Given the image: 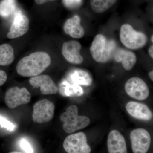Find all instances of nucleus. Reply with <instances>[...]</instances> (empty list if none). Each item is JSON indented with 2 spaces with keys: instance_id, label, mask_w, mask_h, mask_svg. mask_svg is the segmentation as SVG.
Returning <instances> with one entry per match:
<instances>
[{
  "instance_id": "obj_1",
  "label": "nucleus",
  "mask_w": 153,
  "mask_h": 153,
  "mask_svg": "<svg viewBox=\"0 0 153 153\" xmlns=\"http://www.w3.org/2000/svg\"><path fill=\"white\" fill-rule=\"evenodd\" d=\"M51 63L49 54L44 52H37L23 57L16 66L17 73L24 77L38 76L45 71Z\"/></svg>"
},
{
  "instance_id": "obj_2",
  "label": "nucleus",
  "mask_w": 153,
  "mask_h": 153,
  "mask_svg": "<svg viewBox=\"0 0 153 153\" xmlns=\"http://www.w3.org/2000/svg\"><path fill=\"white\" fill-rule=\"evenodd\" d=\"M117 45L113 40H107L103 35H97L90 47L93 59L98 63H104L113 58Z\"/></svg>"
},
{
  "instance_id": "obj_3",
  "label": "nucleus",
  "mask_w": 153,
  "mask_h": 153,
  "mask_svg": "<svg viewBox=\"0 0 153 153\" xmlns=\"http://www.w3.org/2000/svg\"><path fill=\"white\" fill-rule=\"evenodd\" d=\"M78 108L72 105L66 108V111L60 115V119L63 123V130L67 134H71L77 130L86 128L90 123L87 117L78 115Z\"/></svg>"
},
{
  "instance_id": "obj_4",
  "label": "nucleus",
  "mask_w": 153,
  "mask_h": 153,
  "mask_svg": "<svg viewBox=\"0 0 153 153\" xmlns=\"http://www.w3.org/2000/svg\"><path fill=\"white\" fill-rule=\"evenodd\" d=\"M120 38L126 47L131 49L142 48L147 42V38L144 34L137 32L129 24H124L122 26Z\"/></svg>"
},
{
  "instance_id": "obj_5",
  "label": "nucleus",
  "mask_w": 153,
  "mask_h": 153,
  "mask_svg": "<svg viewBox=\"0 0 153 153\" xmlns=\"http://www.w3.org/2000/svg\"><path fill=\"white\" fill-rule=\"evenodd\" d=\"M64 150L68 153H89L90 146L87 143V137L82 132L72 134L66 137L63 143Z\"/></svg>"
},
{
  "instance_id": "obj_6",
  "label": "nucleus",
  "mask_w": 153,
  "mask_h": 153,
  "mask_svg": "<svg viewBox=\"0 0 153 153\" xmlns=\"http://www.w3.org/2000/svg\"><path fill=\"white\" fill-rule=\"evenodd\" d=\"M33 109L32 118L36 123H46L54 117L55 106L48 100L45 99L37 102L33 105Z\"/></svg>"
},
{
  "instance_id": "obj_7",
  "label": "nucleus",
  "mask_w": 153,
  "mask_h": 153,
  "mask_svg": "<svg viewBox=\"0 0 153 153\" xmlns=\"http://www.w3.org/2000/svg\"><path fill=\"white\" fill-rule=\"evenodd\" d=\"M31 99V94L26 88L13 87L7 91L4 100L8 107L13 109L22 105L27 104Z\"/></svg>"
},
{
  "instance_id": "obj_8",
  "label": "nucleus",
  "mask_w": 153,
  "mask_h": 153,
  "mask_svg": "<svg viewBox=\"0 0 153 153\" xmlns=\"http://www.w3.org/2000/svg\"><path fill=\"white\" fill-rule=\"evenodd\" d=\"M132 149L134 153H146L149 150L151 143L150 134L145 129L133 130L131 132Z\"/></svg>"
},
{
  "instance_id": "obj_9",
  "label": "nucleus",
  "mask_w": 153,
  "mask_h": 153,
  "mask_svg": "<svg viewBox=\"0 0 153 153\" xmlns=\"http://www.w3.org/2000/svg\"><path fill=\"white\" fill-rule=\"evenodd\" d=\"M125 88L130 97L140 100L146 99L149 94V90L146 83L137 77H132L128 80Z\"/></svg>"
},
{
  "instance_id": "obj_10",
  "label": "nucleus",
  "mask_w": 153,
  "mask_h": 153,
  "mask_svg": "<svg viewBox=\"0 0 153 153\" xmlns=\"http://www.w3.org/2000/svg\"><path fill=\"white\" fill-rule=\"evenodd\" d=\"M30 85L34 88H40L41 93L44 95L56 94L59 88L50 76L47 75H38L29 79Z\"/></svg>"
},
{
  "instance_id": "obj_11",
  "label": "nucleus",
  "mask_w": 153,
  "mask_h": 153,
  "mask_svg": "<svg viewBox=\"0 0 153 153\" xmlns=\"http://www.w3.org/2000/svg\"><path fill=\"white\" fill-rule=\"evenodd\" d=\"M29 18L21 13H17L7 37L10 39H14L23 36L29 30Z\"/></svg>"
},
{
  "instance_id": "obj_12",
  "label": "nucleus",
  "mask_w": 153,
  "mask_h": 153,
  "mask_svg": "<svg viewBox=\"0 0 153 153\" xmlns=\"http://www.w3.org/2000/svg\"><path fill=\"white\" fill-rule=\"evenodd\" d=\"M81 49V44L77 41H67L63 44L62 54L69 63L74 64H81L83 61V57L80 54Z\"/></svg>"
},
{
  "instance_id": "obj_13",
  "label": "nucleus",
  "mask_w": 153,
  "mask_h": 153,
  "mask_svg": "<svg viewBox=\"0 0 153 153\" xmlns=\"http://www.w3.org/2000/svg\"><path fill=\"white\" fill-rule=\"evenodd\" d=\"M107 148L109 153H126V143L123 136L116 130L110 132L108 137Z\"/></svg>"
},
{
  "instance_id": "obj_14",
  "label": "nucleus",
  "mask_w": 153,
  "mask_h": 153,
  "mask_svg": "<svg viewBox=\"0 0 153 153\" xmlns=\"http://www.w3.org/2000/svg\"><path fill=\"white\" fill-rule=\"evenodd\" d=\"M126 109L130 115L135 118L149 121L153 118V114L146 105L137 102L131 101L126 105Z\"/></svg>"
},
{
  "instance_id": "obj_15",
  "label": "nucleus",
  "mask_w": 153,
  "mask_h": 153,
  "mask_svg": "<svg viewBox=\"0 0 153 153\" xmlns=\"http://www.w3.org/2000/svg\"><path fill=\"white\" fill-rule=\"evenodd\" d=\"M64 32L73 38H80L84 36L85 30L80 25V18L75 16L68 19L63 26Z\"/></svg>"
},
{
  "instance_id": "obj_16",
  "label": "nucleus",
  "mask_w": 153,
  "mask_h": 153,
  "mask_svg": "<svg viewBox=\"0 0 153 153\" xmlns=\"http://www.w3.org/2000/svg\"><path fill=\"white\" fill-rule=\"evenodd\" d=\"M113 58L116 62H121L123 68L128 71L131 70L137 62L134 53L123 49H117Z\"/></svg>"
},
{
  "instance_id": "obj_17",
  "label": "nucleus",
  "mask_w": 153,
  "mask_h": 153,
  "mask_svg": "<svg viewBox=\"0 0 153 153\" xmlns=\"http://www.w3.org/2000/svg\"><path fill=\"white\" fill-rule=\"evenodd\" d=\"M71 81L74 84L89 86L92 82V78L87 71L81 69H76L70 74Z\"/></svg>"
},
{
  "instance_id": "obj_18",
  "label": "nucleus",
  "mask_w": 153,
  "mask_h": 153,
  "mask_svg": "<svg viewBox=\"0 0 153 153\" xmlns=\"http://www.w3.org/2000/svg\"><path fill=\"white\" fill-rule=\"evenodd\" d=\"M14 60V49L12 46L7 44L0 45V65L8 66Z\"/></svg>"
},
{
  "instance_id": "obj_19",
  "label": "nucleus",
  "mask_w": 153,
  "mask_h": 153,
  "mask_svg": "<svg viewBox=\"0 0 153 153\" xmlns=\"http://www.w3.org/2000/svg\"><path fill=\"white\" fill-rule=\"evenodd\" d=\"M117 0H90L91 6L94 12L102 13L109 10Z\"/></svg>"
},
{
  "instance_id": "obj_20",
  "label": "nucleus",
  "mask_w": 153,
  "mask_h": 153,
  "mask_svg": "<svg viewBox=\"0 0 153 153\" xmlns=\"http://www.w3.org/2000/svg\"><path fill=\"white\" fill-rule=\"evenodd\" d=\"M16 9V0H2L0 2V16L8 18L15 13Z\"/></svg>"
},
{
  "instance_id": "obj_21",
  "label": "nucleus",
  "mask_w": 153,
  "mask_h": 153,
  "mask_svg": "<svg viewBox=\"0 0 153 153\" xmlns=\"http://www.w3.org/2000/svg\"><path fill=\"white\" fill-rule=\"evenodd\" d=\"M65 85L64 92L67 96H79L83 94V89L79 85L73 83L70 84L67 82L64 83Z\"/></svg>"
},
{
  "instance_id": "obj_22",
  "label": "nucleus",
  "mask_w": 153,
  "mask_h": 153,
  "mask_svg": "<svg viewBox=\"0 0 153 153\" xmlns=\"http://www.w3.org/2000/svg\"><path fill=\"white\" fill-rule=\"evenodd\" d=\"M63 2L66 7L70 9L79 7L82 2V0H63Z\"/></svg>"
},
{
  "instance_id": "obj_23",
  "label": "nucleus",
  "mask_w": 153,
  "mask_h": 153,
  "mask_svg": "<svg viewBox=\"0 0 153 153\" xmlns=\"http://www.w3.org/2000/svg\"><path fill=\"white\" fill-rule=\"evenodd\" d=\"M0 125L4 127L5 128H8L11 130L12 128V124L7 121L5 119L3 118L0 117Z\"/></svg>"
},
{
  "instance_id": "obj_24",
  "label": "nucleus",
  "mask_w": 153,
  "mask_h": 153,
  "mask_svg": "<svg viewBox=\"0 0 153 153\" xmlns=\"http://www.w3.org/2000/svg\"><path fill=\"white\" fill-rule=\"evenodd\" d=\"M7 74L3 70H0V86L2 85L7 81Z\"/></svg>"
},
{
  "instance_id": "obj_25",
  "label": "nucleus",
  "mask_w": 153,
  "mask_h": 153,
  "mask_svg": "<svg viewBox=\"0 0 153 153\" xmlns=\"http://www.w3.org/2000/svg\"><path fill=\"white\" fill-rule=\"evenodd\" d=\"M21 144H22V149L24 150L27 152H33V150L32 149V148L30 147V144L26 141H23Z\"/></svg>"
},
{
  "instance_id": "obj_26",
  "label": "nucleus",
  "mask_w": 153,
  "mask_h": 153,
  "mask_svg": "<svg viewBox=\"0 0 153 153\" xmlns=\"http://www.w3.org/2000/svg\"><path fill=\"white\" fill-rule=\"evenodd\" d=\"M55 0H35V1L37 4L41 5L48 2L53 1Z\"/></svg>"
},
{
  "instance_id": "obj_27",
  "label": "nucleus",
  "mask_w": 153,
  "mask_h": 153,
  "mask_svg": "<svg viewBox=\"0 0 153 153\" xmlns=\"http://www.w3.org/2000/svg\"><path fill=\"white\" fill-rule=\"evenodd\" d=\"M149 53L150 56L152 58H153V46L152 45L149 47Z\"/></svg>"
},
{
  "instance_id": "obj_28",
  "label": "nucleus",
  "mask_w": 153,
  "mask_h": 153,
  "mask_svg": "<svg viewBox=\"0 0 153 153\" xmlns=\"http://www.w3.org/2000/svg\"><path fill=\"white\" fill-rule=\"evenodd\" d=\"M149 76L152 81H153V71H151L149 73Z\"/></svg>"
},
{
  "instance_id": "obj_29",
  "label": "nucleus",
  "mask_w": 153,
  "mask_h": 153,
  "mask_svg": "<svg viewBox=\"0 0 153 153\" xmlns=\"http://www.w3.org/2000/svg\"><path fill=\"white\" fill-rule=\"evenodd\" d=\"M151 41H152V42H153V36H152V37H151Z\"/></svg>"
}]
</instances>
